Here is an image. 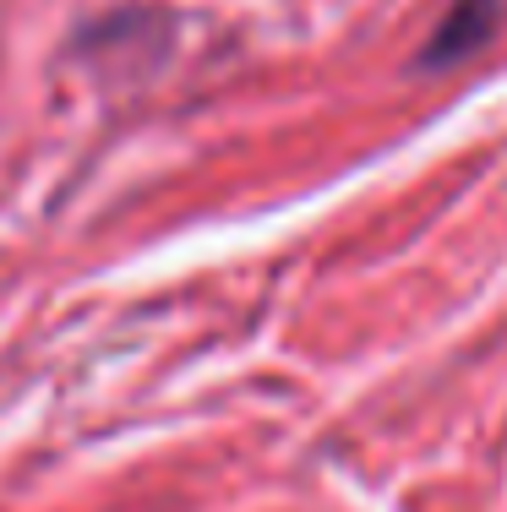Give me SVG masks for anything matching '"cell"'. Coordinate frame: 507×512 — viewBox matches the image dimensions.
Returning a JSON list of instances; mask_svg holds the SVG:
<instances>
[{"label": "cell", "mask_w": 507, "mask_h": 512, "mask_svg": "<svg viewBox=\"0 0 507 512\" xmlns=\"http://www.w3.org/2000/svg\"><path fill=\"white\" fill-rule=\"evenodd\" d=\"M497 22H502V0H453L442 11V22L431 28L426 50H420L415 66L420 71H442V66H458L475 50H486L497 39Z\"/></svg>", "instance_id": "1"}]
</instances>
